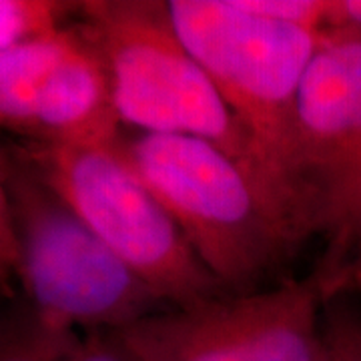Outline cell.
Wrapping results in <instances>:
<instances>
[{
  "mask_svg": "<svg viewBox=\"0 0 361 361\" xmlns=\"http://www.w3.org/2000/svg\"><path fill=\"white\" fill-rule=\"evenodd\" d=\"M327 28H351L361 32V0H329Z\"/></svg>",
  "mask_w": 361,
  "mask_h": 361,
  "instance_id": "cell-17",
  "label": "cell"
},
{
  "mask_svg": "<svg viewBox=\"0 0 361 361\" xmlns=\"http://www.w3.org/2000/svg\"><path fill=\"white\" fill-rule=\"evenodd\" d=\"M77 37V23L18 40L0 51V130L25 139L42 80Z\"/></svg>",
  "mask_w": 361,
  "mask_h": 361,
  "instance_id": "cell-9",
  "label": "cell"
},
{
  "mask_svg": "<svg viewBox=\"0 0 361 361\" xmlns=\"http://www.w3.org/2000/svg\"><path fill=\"white\" fill-rule=\"evenodd\" d=\"M343 277H310L159 311L118 334L139 361H323V305Z\"/></svg>",
  "mask_w": 361,
  "mask_h": 361,
  "instance_id": "cell-6",
  "label": "cell"
},
{
  "mask_svg": "<svg viewBox=\"0 0 361 361\" xmlns=\"http://www.w3.org/2000/svg\"><path fill=\"white\" fill-rule=\"evenodd\" d=\"M125 130L103 59L77 20V37L42 80L25 142L54 147L115 145Z\"/></svg>",
  "mask_w": 361,
  "mask_h": 361,
  "instance_id": "cell-8",
  "label": "cell"
},
{
  "mask_svg": "<svg viewBox=\"0 0 361 361\" xmlns=\"http://www.w3.org/2000/svg\"><path fill=\"white\" fill-rule=\"evenodd\" d=\"M78 6L80 2L61 0H0V51L71 23Z\"/></svg>",
  "mask_w": 361,
  "mask_h": 361,
  "instance_id": "cell-12",
  "label": "cell"
},
{
  "mask_svg": "<svg viewBox=\"0 0 361 361\" xmlns=\"http://www.w3.org/2000/svg\"><path fill=\"white\" fill-rule=\"evenodd\" d=\"M361 123V32L327 28L297 92L291 191L311 235H327L349 145Z\"/></svg>",
  "mask_w": 361,
  "mask_h": 361,
  "instance_id": "cell-7",
  "label": "cell"
},
{
  "mask_svg": "<svg viewBox=\"0 0 361 361\" xmlns=\"http://www.w3.org/2000/svg\"><path fill=\"white\" fill-rule=\"evenodd\" d=\"M26 303L66 331H121L165 305L16 151H0Z\"/></svg>",
  "mask_w": 361,
  "mask_h": 361,
  "instance_id": "cell-3",
  "label": "cell"
},
{
  "mask_svg": "<svg viewBox=\"0 0 361 361\" xmlns=\"http://www.w3.org/2000/svg\"><path fill=\"white\" fill-rule=\"evenodd\" d=\"M327 237L331 239V253L323 267L331 273H343L341 257L349 243L361 237V123L339 175Z\"/></svg>",
  "mask_w": 361,
  "mask_h": 361,
  "instance_id": "cell-11",
  "label": "cell"
},
{
  "mask_svg": "<svg viewBox=\"0 0 361 361\" xmlns=\"http://www.w3.org/2000/svg\"><path fill=\"white\" fill-rule=\"evenodd\" d=\"M0 255L13 267H16V239L13 231V217L8 207V195L0 171Z\"/></svg>",
  "mask_w": 361,
  "mask_h": 361,
  "instance_id": "cell-16",
  "label": "cell"
},
{
  "mask_svg": "<svg viewBox=\"0 0 361 361\" xmlns=\"http://www.w3.org/2000/svg\"><path fill=\"white\" fill-rule=\"evenodd\" d=\"M8 271H13V267H11V265L2 259V255H0V281H2V277H4Z\"/></svg>",
  "mask_w": 361,
  "mask_h": 361,
  "instance_id": "cell-18",
  "label": "cell"
},
{
  "mask_svg": "<svg viewBox=\"0 0 361 361\" xmlns=\"http://www.w3.org/2000/svg\"><path fill=\"white\" fill-rule=\"evenodd\" d=\"M180 40L245 129L261 175L311 237L291 191L295 101L325 30L285 25L237 0H169Z\"/></svg>",
  "mask_w": 361,
  "mask_h": 361,
  "instance_id": "cell-2",
  "label": "cell"
},
{
  "mask_svg": "<svg viewBox=\"0 0 361 361\" xmlns=\"http://www.w3.org/2000/svg\"><path fill=\"white\" fill-rule=\"evenodd\" d=\"M339 297L336 291L323 305V361H361V313Z\"/></svg>",
  "mask_w": 361,
  "mask_h": 361,
  "instance_id": "cell-13",
  "label": "cell"
},
{
  "mask_svg": "<svg viewBox=\"0 0 361 361\" xmlns=\"http://www.w3.org/2000/svg\"><path fill=\"white\" fill-rule=\"evenodd\" d=\"M121 141L97 147L23 142L14 151L165 305L191 307L225 295L165 205L127 163Z\"/></svg>",
  "mask_w": 361,
  "mask_h": 361,
  "instance_id": "cell-5",
  "label": "cell"
},
{
  "mask_svg": "<svg viewBox=\"0 0 361 361\" xmlns=\"http://www.w3.org/2000/svg\"><path fill=\"white\" fill-rule=\"evenodd\" d=\"M65 361H139L118 331H89L78 337Z\"/></svg>",
  "mask_w": 361,
  "mask_h": 361,
  "instance_id": "cell-15",
  "label": "cell"
},
{
  "mask_svg": "<svg viewBox=\"0 0 361 361\" xmlns=\"http://www.w3.org/2000/svg\"><path fill=\"white\" fill-rule=\"evenodd\" d=\"M357 283L361 287V237H360V261H357Z\"/></svg>",
  "mask_w": 361,
  "mask_h": 361,
  "instance_id": "cell-19",
  "label": "cell"
},
{
  "mask_svg": "<svg viewBox=\"0 0 361 361\" xmlns=\"http://www.w3.org/2000/svg\"><path fill=\"white\" fill-rule=\"evenodd\" d=\"M249 13L313 30H327L329 0H237Z\"/></svg>",
  "mask_w": 361,
  "mask_h": 361,
  "instance_id": "cell-14",
  "label": "cell"
},
{
  "mask_svg": "<svg viewBox=\"0 0 361 361\" xmlns=\"http://www.w3.org/2000/svg\"><path fill=\"white\" fill-rule=\"evenodd\" d=\"M121 153L225 291H259L310 239L269 180L213 142L125 133Z\"/></svg>",
  "mask_w": 361,
  "mask_h": 361,
  "instance_id": "cell-1",
  "label": "cell"
},
{
  "mask_svg": "<svg viewBox=\"0 0 361 361\" xmlns=\"http://www.w3.org/2000/svg\"><path fill=\"white\" fill-rule=\"evenodd\" d=\"M78 16L106 66L123 127L203 139L261 175L245 129L177 35L167 2L89 0Z\"/></svg>",
  "mask_w": 361,
  "mask_h": 361,
  "instance_id": "cell-4",
  "label": "cell"
},
{
  "mask_svg": "<svg viewBox=\"0 0 361 361\" xmlns=\"http://www.w3.org/2000/svg\"><path fill=\"white\" fill-rule=\"evenodd\" d=\"M77 341V331L47 323L28 303L0 313V361H65Z\"/></svg>",
  "mask_w": 361,
  "mask_h": 361,
  "instance_id": "cell-10",
  "label": "cell"
}]
</instances>
